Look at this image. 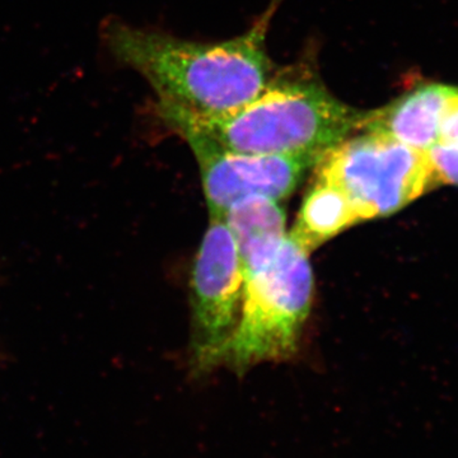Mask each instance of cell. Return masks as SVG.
<instances>
[{
    "label": "cell",
    "mask_w": 458,
    "mask_h": 458,
    "mask_svg": "<svg viewBox=\"0 0 458 458\" xmlns=\"http://www.w3.org/2000/svg\"><path fill=\"white\" fill-rule=\"evenodd\" d=\"M273 13L271 7L245 33L222 42L181 40L117 20L105 21L101 40L114 62L146 78L158 105L213 116L243 106L270 82Z\"/></svg>",
    "instance_id": "cell-1"
},
{
    "label": "cell",
    "mask_w": 458,
    "mask_h": 458,
    "mask_svg": "<svg viewBox=\"0 0 458 458\" xmlns=\"http://www.w3.org/2000/svg\"><path fill=\"white\" fill-rule=\"evenodd\" d=\"M162 122L243 155H324L360 131L364 113L313 81H271L255 98L227 114L200 116L157 104Z\"/></svg>",
    "instance_id": "cell-2"
},
{
    "label": "cell",
    "mask_w": 458,
    "mask_h": 458,
    "mask_svg": "<svg viewBox=\"0 0 458 458\" xmlns=\"http://www.w3.org/2000/svg\"><path fill=\"white\" fill-rule=\"evenodd\" d=\"M310 255L286 237L276 255L245 279L242 310L225 366L237 373L293 357L311 312Z\"/></svg>",
    "instance_id": "cell-3"
},
{
    "label": "cell",
    "mask_w": 458,
    "mask_h": 458,
    "mask_svg": "<svg viewBox=\"0 0 458 458\" xmlns=\"http://www.w3.org/2000/svg\"><path fill=\"white\" fill-rule=\"evenodd\" d=\"M313 168L315 181L344 192L361 222L399 212L434 183L423 152L379 132L352 134Z\"/></svg>",
    "instance_id": "cell-4"
},
{
    "label": "cell",
    "mask_w": 458,
    "mask_h": 458,
    "mask_svg": "<svg viewBox=\"0 0 458 458\" xmlns=\"http://www.w3.org/2000/svg\"><path fill=\"white\" fill-rule=\"evenodd\" d=\"M191 343L195 375L225 366L242 310L245 276L236 243L222 219L210 218L191 273Z\"/></svg>",
    "instance_id": "cell-5"
},
{
    "label": "cell",
    "mask_w": 458,
    "mask_h": 458,
    "mask_svg": "<svg viewBox=\"0 0 458 458\" xmlns=\"http://www.w3.org/2000/svg\"><path fill=\"white\" fill-rule=\"evenodd\" d=\"M200 168L209 218L222 219L232 204L250 195L284 200L322 155H243L197 135H183Z\"/></svg>",
    "instance_id": "cell-6"
},
{
    "label": "cell",
    "mask_w": 458,
    "mask_h": 458,
    "mask_svg": "<svg viewBox=\"0 0 458 458\" xmlns=\"http://www.w3.org/2000/svg\"><path fill=\"white\" fill-rule=\"evenodd\" d=\"M457 87L419 84L378 110L364 113L360 131L379 132L426 153L441 140L443 117Z\"/></svg>",
    "instance_id": "cell-7"
},
{
    "label": "cell",
    "mask_w": 458,
    "mask_h": 458,
    "mask_svg": "<svg viewBox=\"0 0 458 458\" xmlns=\"http://www.w3.org/2000/svg\"><path fill=\"white\" fill-rule=\"evenodd\" d=\"M279 203L250 195L232 204L223 216L222 221L236 243L245 279L261 270L288 237L285 210Z\"/></svg>",
    "instance_id": "cell-8"
},
{
    "label": "cell",
    "mask_w": 458,
    "mask_h": 458,
    "mask_svg": "<svg viewBox=\"0 0 458 458\" xmlns=\"http://www.w3.org/2000/svg\"><path fill=\"white\" fill-rule=\"evenodd\" d=\"M361 223L354 205L344 192L313 181L288 237L307 255L352 225Z\"/></svg>",
    "instance_id": "cell-9"
},
{
    "label": "cell",
    "mask_w": 458,
    "mask_h": 458,
    "mask_svg": "<svg viewBox=\"0 0 458 458\" xmlns=\"http://www.w3.org/2000/svg\"><path fill=\"white\" fill-rule=\"evenodd\" d=\"M426 159L434 183L458 186V144L439 140L427 150Z\"/></svg>",
    "instance_id": "cell-10"
},
{
    "label": "cell",
    "mask_w": 458,
    "mask_h": 458,
    "mask_svg": "<svg viewBox=\"0 0 458 458\" xmlns=\"http://www.w3.org/2000/svg\"><path fill=\"white\" fill-rule=\"evenodd\" d=\"M441 140L458 144V89L443 117Z\"/></svg>",
    "instance_id": "cell-11"
}]
</instances>
